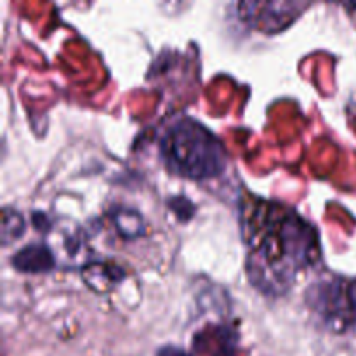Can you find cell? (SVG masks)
Here are the masks:
<instances>
[{"label": "cell", "instance_id": "1", "mask_svg": "<svg viewBox=\"0 0 356 356\" xmlns=\"http://www.w3.org/2000/svg\"><path fill=\"white\" fill-rule=\"evenodd\" d=\"M243 212L249 280L263 294H285L296 275L320 259L315 226L294 209L268 200H256L243 207Z\"/></svg>", "mask_w": 356, "mask_h": 356}, {"label": "cell", "instance_id": "2", "mask_svg": "<svg viewBox=\"0 0 356 356\" xmlns=\"http://www.w3.org/2000/svg\"><path fill=\"white\" fill-rule=\"evenodd\" d=\"M160 159L174 176L191 181L221 176L228 155L221 139L191 117H181L160 138Z\"/></svg>", "mask_w": 356, "mask_h": 356}, {"label": "cell", "instance_id": "3", "mask_svg": "<svg viewBox=\"0 0 356 356\" xmlns=\"http://www.w3.org/2000/svg\"><path fill=\"white\" fill-rule=\"evenodd\" d=\"M238 7L249 9V14H242L247 23L256 26L261 31H278L284 30L287 24H291L299 16L306 3H292V2H266V3H240Z\"/></svg>", "mask_w": 356, "mask_h": 356}, {"label": "cell", "instance_id": "4", "mask_svg": "<svg viewBox=\"0 0 356 356\" xmlns=\"http://www.w3.org/2000/svg\"><path fill=\"white\" fill-rule=\"evenodd\" d=\"M10 264L19 273H49L56 268V256L45 242H31L10 257Z\"/></svg>", "mask_w": 356, "mask_h": 356}, {"label": "cell", "instance_id": "5", "mask_svg": "<svg viewBox=\"0 0 356 356\" xmlns=\"http://www.w3.org/2000/svg\"><path fill=\"white\" fill-rule=\"evenodd\" d=\"M83 282L94 291H110L115 285L120 284L125 277V271L115 263H89L82 268Z\"/></svg>", "mask_w": 356, "mask_h": 356}, {"label": "cell", "instance_id": "6", "mask_svg": "<svg viewBox=\"0 0 356 356\" xmlns=\"http://www.w3.org/2000/svg\"><path fill=\"white\" fill-rule=\"evenodd\" d=\"M110 218L113 221L118 235L125 240H134L145 235L146 225L143 216L138 211L129 207H113L110 211Z\"/></svg>", "mask_w": 356, "mask_h": 356}, {"label": "cell", "instance_id": "7", "mask_svg": "<svg viewBox=\"0 0 356 356\" xmlns=\"http://www.w3.org/2000/svg\"><path fill=\"white\" fill-rule=\"evenodd\" d=\"M198 337L214 341V346L207 350V356H236L238 350V332L228 325L209 327L207 332H198Z\"/></svg>", "mask_w": 356, "mask_h": 356}, {"label": "cell", "instance_id": "8", "mask_svg": "<svg viewBox=\"0 0 356 356\" xmlns=\"http://www.w3.org/2000/svg\"><path fill=\"white\" fill-rule=\"evenodd\" d=\"M26 229V222L21 212H17L13 207L2 209V229H0V236H2V245H9L14 240L21 238V235Z\"/></svg>", "mask_w": 356, "mask_h": 356}, {"label": "cell", "instance_id": "9", "mask_svg": "<svg viewBox=\"0 0 356 356\" xmlns=\"http://www.w3.org/2000/svg\"><path fill=\"white\" fill-rule=\"evenodd\" d=\"M167 205H169L170 211L174 212V214L177 216V219H181V221H188V219L193 218L195 214V205L191 204L190 200H188L186 197H172L167 200Z\"/></svg>", "mask_w": 356, "mask_h": 356}, {"label": "cell", "instance_id": "10", "mask_svg": "<svg viewBox=\"0 0 356 356\" xmlns=\"http://www.w3.org/2000/svg\"><path fill=\"white\" fill-rule=\"evenodd\" d=\"M155 356H193L190 351L183 350V348L176 346V344H165V346L159 348Z\"/></svg>", "mask_w": 356, "mask_h": 356}, {"label": "cell", "instance_id": "11", "mask_svg": "<svg viewBox=\"0 0 356 356\" xmlns=\"http://www.w3.org/2000/svg\"><path fill=\"white\" fill-rule=\"evenodd\" d=\"M31 218H33V221L31 222H33V226L38 229V232L45 233L49 228H51V222H49L47 216L42 214V212H33V214H31Z\"/></svg>", "mask_w": 356, "mask_h": 356}, {"label": "cell", "instance_id": "12", "mask_svg": "<svg viewBox=\"0 0 356 356\" xmlns=\"http://www.w3.org/2000/svg\"><path fill=\"white\" fill-rule=\"evenodd\" d=\"M348 296H350L351 315H353V320H356V282L348 284Z\"/></svg>", "mask_w": 356, "mask_h": 356}]
</instances>
